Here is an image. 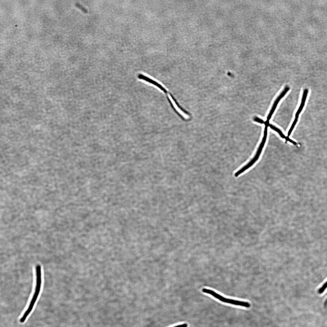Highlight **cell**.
I'll return each mask as SVG.
<instances>
[{
  "instance_id": "obj_1",
  "label": "cell",
  "mask_w": 327,
  "mask_h": 327,
  "mask_svg": "<svg viewBox=\"0 0 327 327\" xmlns=\"http://www.w3.org/2000/svg\"><path fill=\"white\" fill-rule=\"evenodd\" d=\"M36 286L35 292L26 310L20 319L21 323L24 322L32 310L40 292L41 284V266L37 265L36 267Z\"/></svg>"
},
{
  "instance_id": "obj_8",
  "label": "cell",
  "mask_w": 327,
  "mask_h": 327,
  "mask_svg": "<svg viewBox=\"0 0 327 327\" xmlns=\"http://www.w3.org/2000/svg\"><path fill=\"white\" fill-rule=\"evenodd\" d=\"M298 117H295V119L291 125L290 128L288 131L287 135L288 137H289L291 134L293 129H294L296 124L298 121Z\"/></svg>"
},
{
  "instance_id": "obj_2",
  "label": "cell",
  "mask_w": 327,
  "mask_h": 327,
  "mask_svg": "<svg viewBox=\"0 0 327 327\" xmlns=\"http://www.w3.org/2000/svg\"><path fill=\"white\" fill-rule=\"evenodd\" d=\"M265 127L264 130L263 137L262 142L260 144L259 148L258 149L257 151L255 156L252 159V160L247 165L243 167V168H241L240 170H239L238 171H237L235 173V176L236 177L238 176L239 175L243 173L247 169L250 167H251L259 158V157L261 153L262 150L266 141L267 138V128L269 126V125L266 124H265Z\"/></svg>"
},
{
  "instance_id": "obj_7",
  "label": "cell",
  "mask_w": 327,
  "mask_h": 327,
  "mask_svg": "<svg viewBox=\"0 0 327 327\" xmlns=\"http://www.w3.org/2000/svg\"><path fill=\"white\" fill-rule=\"evenodd\" d=\"M272 129L278 132L280 136L283 138L285 139L286 140L287 137H286L284 134L282 133V131L280 130L278 128L276 127L275 126H273L271 124H269V126Z\"/></svg>"
},
{
  "instance_id": "obj_9",
  "label": "cell",
  "mask_w": 327,
  "mask_h": 327,
  "mask_svg": "<svg viewBox=\"0 0 327 327\" xmlns=\"http://www.w3.org/2000/svg\"><path fill=\"white\" fill-rule=\"evenodd\" d=\"M253 120L254 121H256V122H257L258 123H260L261 124H264V123H265V122L262 119H260V118H259V117H254V118H253Z\"/></svg>"
},
{
  "instance_id": "obj_6",
  "label": "cell",
  "mask_w": 327,
  "mask_h": 327,
  "mask_svg": "<svg viewBox=\"0 0 327 327\" xmlns=\"http://www.w3.org/2000/svg\"><path fill=\"white\" fill-rule=\"evenodd\" d=\"M308 92L309 90L308 89L306 88L304 90L302 94L301 102L300 106L296 113L295 117H299L300 114L305 104Z\"/></svg>"
},
{
  "instance_id": "obj_5",
  "label": "cell",
  "mask_w": 327,
  "mask_h": 327,
  "mask_svg": "<svg viewBox=\"0 0 327 327\" xmlns=\"http://www.w3.org/2000/svg\"><path fill=\"white\" fill-rule=\"evenodd\" d=\"M168 97L172 105L175 110L185 119H188L189 118L190 116L181 110L176 104L173 98L170 95H169Z\"/></svg>"
},
{
  "instance_id": "obj_11",
  "label": "cell",
  "mask_w": 327,
  "mask_h": 327,
  "mask_svg": "<svg viewBox=\"0 0 327 327\" xmlns=\"http://www.w3.org/2000/svg\"><path fill=\"white\" fill-rule=\"evenodd\" d=\"M176 327L175 326H174V327Z\"/></svg>"
},
{
  "instance_id": "obj_10",
  "label": "cell",
  "mask_w": 327,
  "mask_h": 327,
  "mask_svg": "<svg viewBox=\"0 0 327 327\" xmlns=\"http://www.w3.org/2000/svg\"><path fill=\"white\" fill-rule=\"evenodd\" d=\"M327 291V287L326 288V289H325V291H324V292H325V291Z\"/></svg>"
},
{
  "instance_id": "obj_3",
  "label": "cell",
  "mask_w": 327,
  "mask_h": 327,
  "mask_svg": "<svg viewBox=\"0 0 327 327\" xmlns=\"http://www.w3.org/2000/svg\"><path fill=\"white\" fill-rule=\"evenodd\" d=\"M202 291L204 293L211 295L215 298L224 302L247 308H249L250 306V304L248 302L225 298L214 291L209 289H203Z\"/></svg>"
},
{
  "instance_id": "obj_4",
  "label": "cell",
  "mask_w": 327,
  "mask_h": 327,
  "mask_svg": "<svg viewBox=\"0 0 327 327\" xmlns=\"http://www.w3.org/2000/svg\"><path fill=\"white\" fill-rule=\"evenodd\" d=\"M289 89L290 88L289 87H286L284 89V90L276 98L275 101L274 102V104L273 105L272 107L271 110L270 111L269 113V114L267 116L266 121H269L274 111H275L279 102L280 100L284 96V95L288 92V91L289 90Z\"/></svg>"
}]
</instances>
